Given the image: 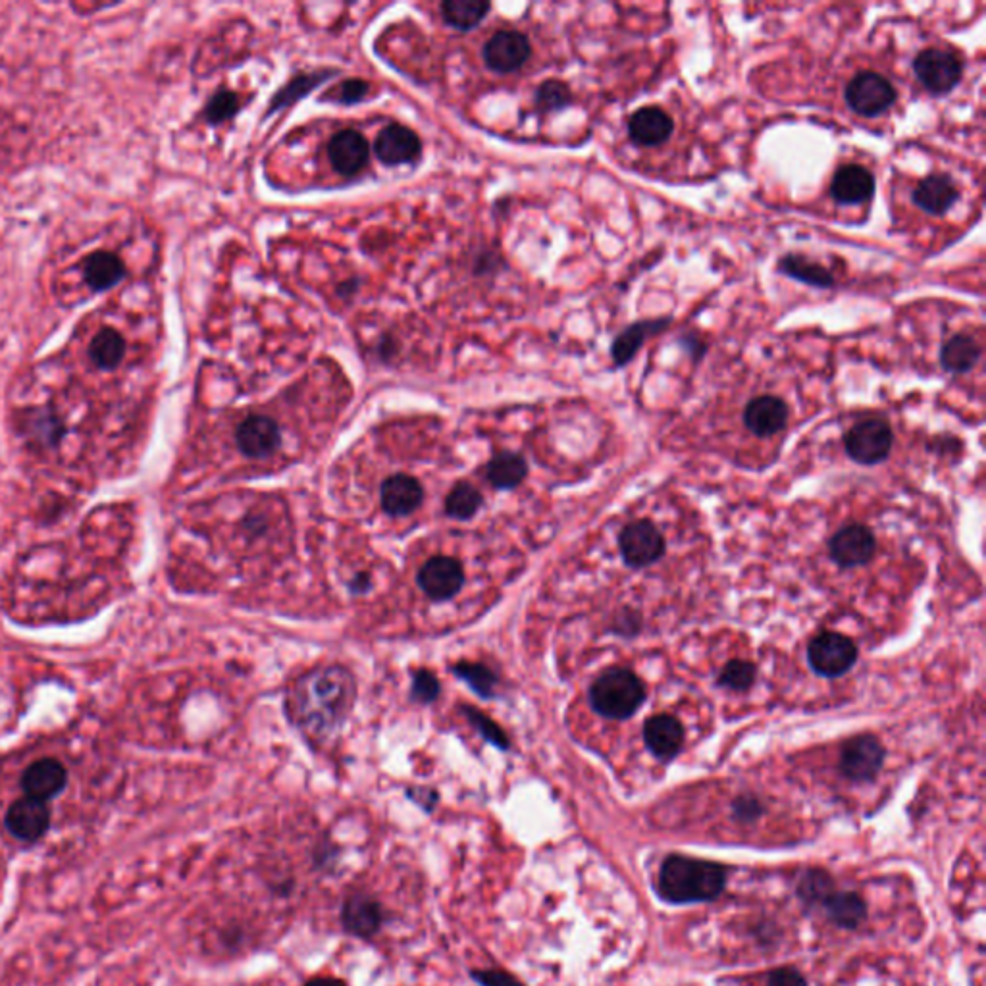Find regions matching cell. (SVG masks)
<instances>
[{
    "instance_id": "6da1fadb",
    "label": "cell",
    "mask_w": 986,
    "mask_h": 986,
    "mask_svg": "<svg viewBox=\"0 0 986 986\" xmlns=\"http://www.w3.org/2000/svg\"><path fill=\"white\" fill-rule=\"evenodd\" d=\"M355 702V680L349 670L330 667L299 680L293 694V713L312 735H330L342 727Z\"/></svg>"
},
{
    "instance_id": "7a4b0ae2",
    "label": "cell",
    "mask_w": 986,
    "mask_h": 986,
    "mask_svg": "<svg viewBox=\"0 0 986 986\" xmlns=\"http://www.w3.org/2000/svg\"><path fill=\"white\" fill-rule=\"evenodd\" d=\"M727 871L713 861L670 855L660 873L661 895L669 902H710L723 892Z\"/></svg>"
},
{
    "instance_id": "3957f363",
    "label": "cell",
    "mask_w": 986,
    "mask_h": 986,
    "mask_svg": "<svg viewBox=\"0 0 986 986\" xmlns=\"http://www.w3.org/2000/svg\"><path fill=\"white\" fill-rule=\"evenodd\" d=\"M645 688L632 670L615 667L595 678L590 690V702L607 719H628L642 707Z\"/></svg>"
},
{
    "instance_id": "277c9868",
    "label": "cell",
    "mask_w": 986,
    "mask_h": 986,
    "mask_svg": "<svg viewBox=\"0 0 986 986\" xmlns=\"http://www.w3.org/2000/svg\"><path fill=\"white\" fill-rule=\"evenodd\" d=\"M892 428L883 418H865L846 434V452L861 465H877L892 449Z\"/></svg>"
},
{
    "instance_id": "5b68a950",
    "label": "cell",
    "mask_w": 986,
    "mask_h": 986,
    "mask_svg": "<svg viewBox=\"0 0 986 986\" xmlns=\"http://www.w3.org/2000/svg\"><path fill=\"white\" fill-rule=\"evenodd\" d=\"M896 99L895 85L877 72H861L846 87V102L860 116H878L890 109Z\"/></svg>"
},
{
    "instance_id": "8992f818",
    "label": "cell",
    "mask_w": 986,
    "mask_h": 986,
    "mask_svg": "<svg viewBox=\"0 0 986 986\" xmlns=\"http://www.w3.org/2000/svg\"><path fill=\"white\" fill-rule=\"evenodd\" d=\"M808 660L815 673L823 677H842L858 660V648L850 638L838 632H823L811 640Z\"/></svg>"
},
{
    "instance_id": "52a82bcc",
    "label": "cell",
    "mask_w": 986,
    "mask_h": 986,
    "mask_svg": "<svg viewBox=\"0 0 986 986\" xmlns=\"http://www.w3.org/2000/svg\"><path fill=\"white\" fill-rule=\"evenodd\" d=\"M913 70L921 84L933 95H946L960 84L963 62L952 51L925 49L913 60Z\"/></svg>"
},
{
    "instance_id": "ba28073f",
    "label": "cell",
    "mask_w": 986,
    "mask_h": 986,
    "mask_svg": "<svg viewBox=\"0 0 986 986\" xmlns=\"http://www.w3.org/2000/svg\"><path fill=\"white\" fill-rule=\"evenodd\" d=\"M619 547L630 567L642 569L660 559L665 552V540L650 520H636L620 532Z\"/></svg>"
},
{
    "instance_id": "9c48e42d",
    "label": "cell",
    "mask_w": 986,
    "mask_h": 986,
    "mask_svg": "<svg viewBox=\"0 0 986 986\" xmlns=\"http://www.w3.org/2000/svg\"><path fill=\"white\" fill-rule=\"evenodd\" d=\"M885 761V748L875 736L863 735L850 740L840 755V771L853 782H865L877 777Z\"/></svg>"
},
{
    "instance_id": "30bf717a",
    "label": "cell",
    "mask_w": 986,
    "mask_h": 986,
    "mask_svg": "<svg viewBox=\"0 0 986 986\" xmlns=\"http://www.w3.org/2000/svg\"><path fill=\"white\" fill-rule=\"evenodd\" d=\"M530 54H532V47H530L527 35L513 32V29L497 32L484 45L485 64L497 74L517 72L527 64Z\"/></svg>"
},
{
    "instance_id": "8fae6325",
    "label": "cell",
    "mask_w": 986,
    "mask_h": 986,
    "mask_svg": "<svg viewBox=\"0 0 986 986\" xmlns=\"http://www.w3.org/2000/svg\"><path fill=\"white\" fill-rule=\"evenodd\" d=\"M463 584L465 570L460 567L459 560L452 557H434L424 563V567L418 572V586L435 602L452 600L453 595L459 594Z\"/></svg>"
},
{
    "instance_id": "7c38bea8",
    "label": "cell",
    "mask_w": 986,
    "mask_h": 986,
    "mask_svg": "<svg viewBox=\"0 0 986 986\" xmlns=\"http://www.w3.org/2000/svg\"><path fill=\"white\" fill-rule=\"evenodd\" d=\"M830 557L845 569L865 565L873 557L877 542L870 528L861 525L840 528L828 542Z\"/></svg>"
},
{
    "instance_id": "4fadbf2b",
    "label": "cell",
    "mask_w": 986,
    "mask_h": 986,
    "mask_svg": "<svg viewBox=\"0 0 986 986\" xmlns=\"http://www.w3.org/2000/svg\"><path fill=\"white\" fill-rule=\"evenodd\" d=\"M235 440H237L243 455L252 457V459H264L278 452V447L282 443V434H280L276 420L264 417V415H252V417L245 418L239 424L235 432Z\"/></svg>"
},
{
    "instance_id": "5bb4252c",
    "label": "cell",
    "mask_w": 986,
    "mask_h": 986,
    "mask_svg": "<svg viewBox=\"0 0 986 986\" xmlns=\"http://www.w3.org/2000/svg\"><path fill=\"white\" fill-rule=\"evenodd\" d=\"M328 155L330 162L335 168L337 174L342 176H357L370 160V145H368L365 135H360L355 130H342L332 137L328 145Z\"/></svg>"
},
{
    "instance_id": "9a60e30c",
    "label": "cell",
    "mask_w": 986,
    "mask_h": 986,
    "mask_svg": "<svg viewBox=\"0 0 986 986\" xmlns=\"http://www.w3.org/2000/svg\"><path fill=\"white\" fill-rule=\"evenodd\" d=\"M374 151H377L380 162H384L387 167H399V164H410L420 159L422 143L409 127L392 124V126L384 127L378 135Z\"/></svg>"
},
{
    "instance_id": "2e32d148",
    "label": "cell",
    "mask_w": 986,
    "mask_h": 986,
    "mask_svg": "<svg viewBox=\"0 0 986 986\" xmlns=\"http://www.w3.org/2000/svg\"><path fill=\"white\" fill-rule=\"evenodd\" d=\"M342 925L357 938H372L384 925V908L370 895H353L343 902Z\"/></svg>"
},
{
    "instance_id": "e0dca14e",
    "label": "cell",
    "mask_w": 986,
    "mask_h": 986,
    "mask_svg": "<svg viewBox=\"0 0 986 986\" xmlns=\"http://www.w3.org/2000/svg\"><path fill=\"white\" fill-rule=\"evenodd\" d=\"M82 280L93 293L110 292L126 278V262L118 252L93 251L82 260Z\"/></svg>"
},
{
    "instance_id": "ac0fdd59",
    "label": "cell",
    "mask_w": 986,
    "mask_h": 986,
    "mask_svg": "<svg viewBox=\"0 0 986 986\" xmlns=\"http://www.w3.org/2000/svg\"><path fill=\"white\" fill-rule=\"evenodd\" d=\"M49 821H51V813L45 802L27 798V796L12 803L7 813V827L10 833L27 842L41 838L49 828Z\"/></svg>"
},
{
    "instance_id": "d6986e66",
    "label": "cell",
    "mask_w": 986,
    "mask_h": 986,
    "mask_svg": "<svg viewBox=\"0 0 986 986\" xmlns=\"http://www.w3.org/2000/svg\"><path fill=\"white\" fill-rule=\"evenodd\" d=\"M675 132V122L667 110L660 107H644L636 110L628 122V135L636 145L657 147L669 139Z\"/></svg>"
},
{
    "instance_id": "ffe728a7",
    "label": "cell",
    "mask_w": 986,
    "mask_h": 986,
    "mask_svg": "<svg viewBox=\"0 0 986 986\" xmlns=\"http://www.w3.org/2000/svg\"><path fill=\"white\" fill-rule=\"evenodd\" d=\"M875 193V176L860 164H846L836 170L830 182V195L838 205H861Z\"/></svg>"
},
{
    "instance_id": "44dd1931",
    "label": "cell",
    "mask_w": 986,
    "mask_h": 986,
    "mask_svg": "<svg viewBox=\"0 0 986 986\" xmlns=\"http://www.w3.org/2000/svg\"><path fill=\"white\" fill-rule=\"evenodd\" d=\"M87 360L97 370H116L126 360L127 342L124 334L114 326H102L91 335L85 347Z\"/></svg>"
},
{
    "instance_id": "7402d4cb",
    "label": "cell",
    "mask_w": 986,
    "mask_h": 986,
    "mask_svg": "<svg viewBox=\"0 0 986 986\" xmlns=\"http://www.w3.org/2000/svg\"><path fill=\"white\" fill-rule=\"evenodd\" d=\"M22 786L26 790L27 798L47 802L66 786V769L57 760L35 761L34 765H29L24 773Z\"/></svg>"
},
{
    "instance_id": "603a6c76",
    "label": "cell",
    "mask_w": 986,
    "mask_h": 986,
    "mask_svg": "<svg viewBox=\"0 0 986 986\" xmlns=\"http://www.w3.org/2000/svg\"><path fill=\"white\" fill-rule=\"evenodd\" d=\"M786 420H788V407L780 397H775V395L755 397L745 407V427L760 437L778 434L786 427Z\"/></svg>"
},
{
    "instance_id": "cb8c5ba5",
    "label": "cell",
    "mask_w": 986,
    "mask_h": 986,
    "mask_svg": "<svg viewBox=\"0 0 986 986\" xmlns=\"http://www.w3.org/2000/svg\"><path fill=\"white\" fill-rule=\"evenodd\" d=\"M644 740L655 757L669 761L685 744V728L670 715H655L644 725Z\"/></svg>"
},
{
    "instance_id": "d4e9b609",
    "label": "cell",
    "mask_w": 986,
    "mask_h": 986,
    "mask_svg": "<svg viewBox=\"0 0 986 986\" xmlns=\"http://www.w3.org/2000/svg\"><path fill=\"white\" fill-rule=\"evenodd\" d=\"M958 199H960L958 187L953 184L952 177L945 176V174H933V176L925 177L913 189V202L933 217L946 214Z\"/></svg>"
},
{
    "instance_id": "484cf974",
    "label": "cell",
    "mask_w": 986,
    "mask_h": 986,
    "mask_svg": "<svg viewBox=\"0 0 986 986\" xmlns=\"http://www.w3.org/2000/svg\"><path fill=\"white\" fill-rule=\"evenodd\" d=\"M424 497L422 485L407 474L387 478L382 485V505L392 517H405L420 507Z\"/></svg>"
},
{
    "instance_id": "4316f807",
    "label": "cell",
    "mask_w": 986,
    "mask_h": 986,
    "mask_svg": "<svg viewBox=\"0 0 986 986\" xmlns=\"http://www.w3.org/2000/svg\"><path fill=\"white\" fill-rule=\"evenodd\" d=\"M670 324V318H655V320H640L632 326H628L625 332H620L615 342L611 345V357L617 367H625L630 360L634 359L636 353L642 349L645 340L650 335L660 334L667 330Z\"/></svg>"
},
{
    "instance_id": "83f0119b",
    "label": "cell",
    "mask_w": 986,
    "mask_h": 986,
    "mask_svg": "<svg viewBox=\"0 0 986 986\" xmlns=\"http://www.w3.org/2000/svg\"><path fill=\"white\" fill-rule=\"evenodd\" d=\"M778 270L785 276L792 278L796 282L811 285V287L828 289V287L835 285V276H833V272L828 268L823 267L819 262H813V260L803 257V255H786V257L778 260Z\"/></svg>"
},
{
    "instance_id": "f1b7e54d",
    "label": "cell",
    "mask_w": 986,
    "mask_h": 986,
    "mask_svg": "<svg viewBox=\"0 0 986 986\" xmlns=\"http://www.w3.org/2000/svg\"><path fill=\"white\" fill-rule=\"evenodd\" d=\"M978 359H981V345L973 335H953L952 340L945 343V347L940 352L942 367L948 372H956V374L970 372L975 368Z\"/></svg>"
},
{
    "instance_id": "f546056e",
    "label": "cell",
    "mask_w": 986,
    "mask_h": 986,
    "mask_svg": "<svg viewBox=\"0 0 986 986\" xmlns=\"http://www.w3.org/2000/svg\"><path fill=\"white\" fill-rule=\"evenodd\" d=\"M334 70H322V72H310V74H297L293 77L292 82L280 89V91L274 95V99L268 102V114H274L278 110L287 109L292 107L293 102L299 101L303 97H307L310 91H315L317 87L324 84L330 79V76H334Z\"/></svg>"
},
{
    "instance_id": "4dcf8cb0",
    "label": "cell",
    "mask_w": 986,
    "mask_h": 986,
    "mask_svg": "<svg viewBox=\"0 0 986 986\" xmlns=\"http://www.w3.org/2000/svg\"><path fill=\"white\" fill-rule=\"evenodd\" d=\"M440 10L445 24L460 32H468L484 22L488 12L492 10V4L484 0H445Z\"/></svg>"
},
{
    "instance_id": "1f68e13d",
    "label": "cell",
    "mask_w": 986,
    "mask_h": 986,
    "mask_svg": "<svg viewBox=\"0 0 986 986\" xmlns=\"http://www.w3.org/2000/svg\"><path fill=\"white\" fill-rule=\"evenodd\" d=\"M528 474L527 460L517 453H500L495 455L485 468V477L500 490H510L519 485Z\"/></svg>"
},
{
    "instance_id": "d6a6232c",
    "label": "cell",
    "mask_w": 986,
    "mask_h": 986,
    "mask_svg": "<svg viewBox=\"0 0 986 986\" xmlns=\"http://www.w3.org/2000/svg\"><path fill=\"white\" fill-rule=\"evenodd\" d=\"M828 917L838 927L855 928L865 920V902L853 892H836L825 900Z\"/></svg>"
},
{
    "instance_id": "836d02e7",
    "label": "cell",
    "mask_w": 986,
    "mask_h": 986,
    "mask_svg": "<svg viewBox=\"0 0 986 986\" xmlns=\"http://www.w3.org/2000/svg\"><path fill=\"white\" fill-rule=\"evenodd\" d=\"M482 505V495L478 492L474 485L460 484L453 488L452 493L447 495V502H445V509L447 513L455 517V519H470Z\"/></svg>"
},
{
    "instance_id": "e575fe53",
    "label": "cell",
    "mask_w": 986,
    "mask_h": 986,
    "mask_svg": "<svg viewBox=\"0 0 986 986\" xmlns=\"http://www.w3.org/2000/svg\"><path fill=\"white\" fill-rule=\"evenodd\" d=\"M239 97L237 93L230 91V89H220V91L212 95V99L207 102V109H205V118L210 124H222L226 122L230 118H234L237 112H239Z\"/></svg>"
},
{
    "instance_id": "d590c367",
    "label": "cell",
    "mask_w": 986,
    "mask_h": 986,
    "mask_svg": "<svg viewBox=\"0 0 986 986\" xmlns=\"http://www.w3.org/2000/svg\"><path fill=\"white\" fill-rule=\"evenodd\" d=\"M570 102H572V93L567 85L557 79L545 82L535 91V104L547 112L567 109Z\"/></svg>"
},
{
    "instance_id": "8d00e7d4",
    "label": "cell",
    "mask_w": 986,
    "mask_h": 986,
    "mask_svg": "<svg viewBox=\"0 0 986 986\" xmlns=\"http://www.w3.org/2000/svg\"><path fill=\"white\" fill-rule=\"evenodd\" d=\"M755 682V667L748 661H730L725 669L720 670L719 685L736 692H744Z\"/></svg>"
},
{
    "instance_id": "74e56055",
    "label": "cell",
    "mask_w": 986,
    "mask_h": 986,
    "mask_svg": "<svg viewBox=\"0 0 986 986\" xmlns=\"http://www.w3.org/2000/svg\"><path fill=\"white\" fill-rule=\"evenodd\" d=\"M455 673L459 675L465 682L472 686L480 695H492L493 688H495V682H497V677L493 675L492 670L488 667H482V665H474V663H460L455 667Z\"/></svg>"
},
{
    "instance_id": "f35d334b",
    "label": "cell",
    "mask_w": 986,
    "mask_h": 986,
    "mask_svg": "<svg viewBox=\"0 0 986 986\" xmlns=\"http://www.w3.org/2000/svg\"><path fill=\"white\" fill-rule=\"evenodd\" d=\"M798 892H800L805 902H825L828 896L833 895V883H830V877H828L827 873L810 871L800 880Z\"/></svg>"
},
{
    "instance_id": "ab89813d",
    "label": "cell",
    "mask_w": 986,
    "mask_h": 986,
    "mask_svg": "<svg viewBox=\"0 0 986 986\" xmlns=\"http://www.w3.org/2000/svg\"><path fill=\"white\" fill-rule=\"evenodd\" d=\"M368 89H370V85L362 79H345L330 91L326 99L337 102V104H355L367 97Z\"/></svg>"
},
{
    "instance_id": "60d3db41",
    "label": "cell",
    "mask_w": 986,
    "mask_h": 986,
    "mask_svg": "<svg viewBox=\"0 0 986 986\" xmlns=\"http://www.w3.org/2000/svg\"><path fill=\"white\" fill-rule=\"evenodd\" d=\"M465 711H467L468 720H472V725H474V727H477L478 730H480V732L485 736V740H488V742H492V744L497 745V748H502V750H507L509 740H507V738H505V735H503L502 728L497 727V725H495L493 720L484 717L482 713H478L477 710Z\"/></svg>"
},
{
    "instance_id": "b9f144b4",
    "label": "cell",
    "mask_w": 986,
    "mask_h": 986,
    "mask_svg": "<svg viewBox=\"0 0 986 986\" xmlns=\"http://www.w3.org/2000/svg\"><path fill=\"white\" fill-rule=\"evenodd\" d=\"M470 978L480 986H525L519 978L502 970H474L470 971Z\"/></svg>"
},
{
    "instance_id": "7bdbcfd3",
    "label": "cell",
    "mask_w": 986,
    "mask_h": 986,
    "mask_svg": "<svg viewBox=\"0 0 986 986\" xmlns=\"http://www.w3.org/2000/svg\"><path fill=\"white\" fill-rule=\"evenodd\" d=\"M440 694V685L432 673L420 670L412 682V695L420 702H432Z\"/></svg>"
},
{
    "instance_id": "ee69618b",
    "label": "cell",
    "mask_w": 986,
    "mask_h": 986,
    "mask_svg": "<svg viewBox=\"0 0 986 986\" xmlns=\"http://www.w3.org/2000/svg\"><path fill=\"white\" fill-rule=\"evenodd\" d=\"M769 986H808L805 985V978L798 973V971L792 970V967H782V970H777L769 977Z\"/></svg>"
},
{
    "instance_id": "f6af8a7d",
    "label": "cell",
    "mask_w": 986,
    "mask_h": 986,
    "mask_svg": "<svg viewBox=\"0 0 986 986\" xmlns=\"http://www.w3.org/2000/svg\"><path fill=\"white\" fill-rule=\"evenodd\" d=\"M735 813L738 819L752 821L761 813V805L753 798H740L735 802Z\"/></svg>"
},
{
    "instance_id": "bcb514c9",
    "label": "cell",
    "mask_w": 986,
    "mask_h": 986,
    "mask_svg": "<svg viewBox=\"0 0 986 986\" xmlns=\"http://www.w3.org/2000/svg\"><path fill=\"white\" fill-rule=\"evenodd\" d=\"M407 796H409L412 802H417L420 808H424L427 811H432L435 802H437V794L434 790H422V788H410L407 790Z\"/></svg>"
},
{
    "instance_id": "7dc6e473",
    "label": "cell",
    "mask_w": 986,
    "mask_h": 986,
    "mask_svg": "<svg viewBox=\"0 0 986 986\" xmlns=\"http://www.w3.org/2000/svg\"><path fill=\"white\" fill-rule=\"evenodd\" d=\"M640 628V617L634 611H625L620 617H617V632L620 634H636Z\"/></svg>"
},
{
    "instance_id": "c3c4849f",
    "label": "cell",
    "mask_w": 986,
    "mask_h": 986,
    "mask_svg": "<svg viewBox=\"0 0 986 986\" xmlns=\"http://www.w3.org/2000/svg\"><path fill=\"white\" fill-rule=\"evenodd\" d=\"M682 343L688 347V353H690L692 357H694V355L698 359L703 357V353H705V343H703L702 340H698L694 335H686V337H682Z\"/></svg>"
},
{
    "instance_id": "681fc988",
    "label": "cell",
    "mask_w": 986,
    "mask_h": 986,
    "mask_svg": "<svg viewBox=\"0 0 986 986\" xmlns=\"http://www.w3.org/2000/svg\"><path fill=\"white\" fill-rule=\"evenodd\" d=\"M305 986H347L342 978L335 977H315L305 983Z\"/></svg>"
}]
</instances>
